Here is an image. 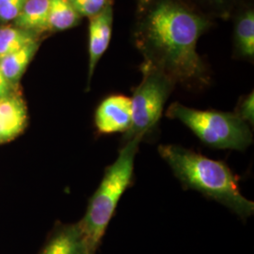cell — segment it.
I'll return each mask as SVG.
<instances>
[{
	"label": "cell",
	"mask_w": 254,
	"mask_h": 254,
	"mask_svg": "<svg viewBox=\"0 0 254 254\" xmlns=\"http://www.w3.org/2000/svg\"><path fill=\"white\" fill-rule=\"evenodd\" d=\"M212 22L183 0H138L133 38L143 64L175 84L200 88L208 85L210 76L197 45Z\"/></svg>",
	"instance_id": "obj_1"
},
{
	"label": "cell",
	"mask_w": 254,
	"mask_h": 254,
	"mask_svg": "<svg viewBox=\"0 0 254 254\" xmlns=\"http://www.w3.org/2000/svg\"><path fill=\"white\" fill-rule=\"evenodd\" d=\"M158 153L185 188L199 191L246 219L254 203L241 194L236 176L226 164L179 145H160Z\"/></svg>",
	"instance_id": "obj_2"
},
{
	"label": "cell",
	"mask_w": 254,
	"mask_h": 254,
	"mask_svg": "<svg viewBox=\"0 0 254 254\" xmlns=\"http://www.w3.org/2000/svg\"><path fill=\"white\" fill-rule=\"evenodd\" d=\"M141 141L139 138H133L124 144L115 162L107 167L84 218L78 222L92 254H95L100 246L119 201L131 185L135 158Z\"/></svg>",
	"instance_id": "obj_3"
},
{
	"label": "cell",
	"mask_w": 254,
	"mask_h": 254,
	"mask_svg": "<svg viewBox=\"0 0 254 254\" xmlns=\"http://www.w3.org/2000/svg\"><path fill=\"white\" fill-rule=\"evenodd\" d=\"M167 116L180 121L204 145L211 148L245 151L254 141L250 125L236 113L199 110L173 103Z\"/></svg>",
	"instance_id": "obj_4"
},
{
	"label": "cell",
	"mask_w": 254,
	"mask_h": 254,
	"mask_svg": "<svg viewBox=\"0 0 254 254\" xmlns=\"http://www.w3.org/2000/svg\"><path fill=\"white\" fill-rule=\"evenodd\" d=\"M142 80L131 97L132 124L124 137V143L139 138L143 140L157 128L164 106L175 87V82L161 70L143 64Z\"/></svg>",
	"instance_id": "obj_5"
},
{
	"label": "cell",
	"mask_w": 254,
	"mask_h": 254,
	"mask_svg": "<svg viewBox=\"0 0 254 254\" xmlns=\"http://www.w3.org/2000/svg\"><path fill=\"white\" fill-rule=\"evenodd\" d=\"M94 124L99 134L127 133L132 124L131 98L113 94L104 99L95 111Z\"/></svg>",
	"instance_id": "obj_6"
},
{
	"label": "cell",
	"mask_w": 254,
	"mask_h": 254,
	"mask_svg": "<svg viewBox=\"0 0 254 254\" xmlns=\"http://www.w3.org/2000/svg\"><path fill=\"white\" fill-rule=\"evenodd\" d=\"M113 26L112 4L99 14L90 18L89 27V73L88 86L91 85L96 65L107 51L111 39Z\"/></svg>",
	"instance_id": "obj_7"
},
{
	"label": "cell",
	"mask_w": 254,
	"mask_h": 254,
	"mask_svg": "<svg viewBox=\"0 0 254 254\" xmlns=\"http://www.w3.org/2000/svg\"><path fill=\"white\" fill-rule=\"evenodd\" d=\"M25 101L15 93L0 98V144L13 140L27 127Z\"/></svg>",
	"instance_id": "obj_8"
},
{
	"label": "cell",
	"mask_w": 254,
	"mask_h": 254,
	"mask_svg": "<svg viewBox=\"0 0 254 254\" xmlns=\"http://www.w3.org/2000/svg\"><path fill=\"white\" fill-rule=\"evenodd\" d=\"M40 254H92L78 223L56 228Z\"/></svg>",
	"instance_id": "obj_9"
},
{
	"label": "cell",
	"mask_w": 254,
	"mask_h": 254,
	"mask_svg": "<svg viewBox=\"0 0 254 254\" xmlns=\"http://www.w3.org/2000/svg\"><path fill=\"white\" fill-rule=\"evenodd\" d=\"M235 47L241 58L253 59L254 56V11L253 6L241 8L235 23Z\"/></svg>",
	"instance_id": "obj_10"
},
{
	"label": "cell",
	"mask_w": 254,
	"mask_h": 254,
	"mask_svg": "<svg viewBox=\"0 0 254 254\" xmlns=\"http://www.w3.org/2000/svg\"><path fill=\"white\" fill-rule=\"evenodd\" d=\"M49 0H27L14 20L16 27L28 32H38L48 27Z\"/></svg>",
	"instance_id": "obj_11"
},
{
	"label": "cell",
	"mask_w": 254,
	"mask_h": 254,
	"mask_svg": "<svg viewBox=\"0 0 254 254\" xmlns=\"http://www.w3.org/2000/svg\"><path fill=\"white\" fill-rule=\"evenodd\" d=\"M38 47L37 41H34L18 51L0 60V71L11 84L18 81L26 72Z\"/></svg>",
	"instance_id": "obj_12"
},
{
	"label": "cell",
	"mask_w": 254,
	"mask_h": 254,
	"mask_svg": "<svg viewBox=\"0 0 254 254\" xmlns=\"http://www.w3.org/2000/svg\"><path fill=\"white\" fill-rule=\"evenodd\" d=\"M80 15L70 0H49L48 27L56 31H64L75 27Z\"/></svg>",
	"instance_id": "obj_13"
},
{
	"label": "cell",
	"mask_w": 254,
	"mask_h": 254,
	"mask_svg": "<svg viewBox=\"0 0 254 254\" xmlns=\"http://www.w3.org/2000/svg\"><path fill=\"white\" fill-rule=\"evenodd\" d=\"M36 41L33 33L16 27L0 28V60Z\"/></svg>",
	"instance_id": "obj_14"
},
{
	"label": "cell",
	"mask_w": 254,
	"mask_h": 254,
	"mask_svg": "<svg viewBox=\"0 0 254 254\" xmlns=\"http://www.w3.org/2000/svg\"><path fill=\"white\" fill-rule=\"evenodd\" d=\"M238 0H186L193 9L209 18L228 19L233 13Z\"/></svg>",
	"instance_id": "obj_15"
},
{
	"label": "cell",
	"mask_w": 254,
	"mask_h": 254,
	"mask_svg": "<svg viewBox=\"0 0 254 254\" xmlns=\"http://www.w3.org/2000/svg\"><path fill=\"white\" fill-rule=\"evenodd\" d=\"M70 2L80 17L89 18L99 14L111 4V0H70Z\"/></svg>",
	"instance_id": "obj_16"
},
{
	"label": "cell",
	"mask_w": 254,
	"mask_h": 254,
	"mask_svg": "<svg viewBox=\"0 0 254 254\" xmlns=\"http://www.w3.org/2000/svg\"><path fill=\"white\" fill-rule=\"evenodd\" d=\"M27 0H0V20L9 22L17 18Z\"/></svg>",
	"instance_id": "obj_17"
},
{
	"label": "cell",
	"mask_w": 254,
	"mask_h": 254,
	"mask_svg": "<svg viewBox=\"0 0 254 254\" xmlns=\"http://www.w3.org/2000/svg\"><path fill=\"white\" fill-rule=\"evenodd\" d=\"M254 92H252L239 100L235 113L248 125L254 126Z\"/></svg>",
	"instance_id": "obj_18"
},
{
	"label": "cell",
	"mask_w": 254,
	"mask_h": 254,
	"mask_svg": "<svg viewBox=\"0 0 254 254\" xmlns=\"http://www.w3.org/2000/svg\"><path fill=\"white\" fill-rule=\"evenodd\" d=\"M11 83L5 77V75L0 71V98L11 93Z\"/></svg>",
	"instance_id": "obj_19"
}]
</instances>
